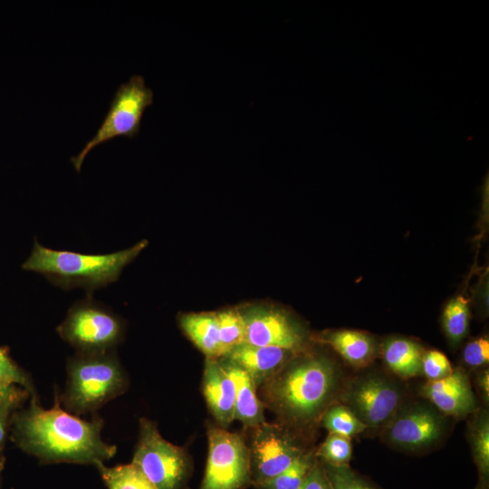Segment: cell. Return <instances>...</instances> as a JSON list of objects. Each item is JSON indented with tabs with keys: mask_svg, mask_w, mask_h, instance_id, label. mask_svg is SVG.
I'll use <instances>...</instances> for the list:
<instances>
[{
	"mask_svg": "<svg viewBox=\"0 0 489 489\" xmlns=\"http://www.w3.org/2000/svg\"><path fill=\"white\" fill-rule=\"evenodd\" d=\"M13 438L16 445L43 462L90 464L97 467L110 459L116 446L101 436L102 421H87L60 408L58 398L44 409L32 399L29 407L12 417Z\"/></svg>",
	"mask_w": 489,
	"mask_h": 489,
	"instance_id": "1",
	"label": "cell"
},
{
	"mask_svg": "<svg viewBox=\"0 0 489 489\" xmlns=\"http://www.w3.org/2000/svg\"><path fill=\"white\" fill-rule=\"evenodd\" d=\"M299 489H331L324 467L315 462Z\"/></svg>",
	"mask_w": 489,
	"mask_h": 489,
	"instance_id": "31",
	"label": "cell"
},
{
	"mask_svg": "<svg viewBox=\"0 0 489 489\" xmlns=\"http://www.w3.org/2000/svg\"><path fill=\"white\" fill-rule=\"evenodd\" d=\"M323 467L331 489H377L353 472L349 465L334 466L325 464Z\"/></svg>",
	"mask_w": 489,
	"mask_h": 489,
	"instance_id": "27",
	"label": "cell"
},
{
	"mask_svg": "<svg viewBox=\"0 0 489 489\" xmlns=\"http://www.w3.org/2000/svg\"><path fill=\"white\" fill-rule=\"evenodd\" d=\"M17 408L14 405L0 406V453L4 448L12 412Z\"/></svg>",
	"mask_w": 489,
	"mask_h": 489,
	"instance_id": "33",
	"label": "cell"
},
{
	"mask_svg": "<svg viewBox=\"0 0 489 489\" xmlns=\"http://www.w3.org/2000/svg\"><path fill=\"white\" fill-rule=\"evenodd\" d=\"M320 340L330 345L354 367H364L369 364L376 354L373 339L358 331H334L322 336Z\"/></svg>",
	"mask_w": 489,
	"mask_h": 489,
	"instance_id": "18",
	"label": "cell"
},
{
	"mask_svg": "<svg viewBox=\"0 0 489 489\" xmlns=\"http://www.w3.org/2000/svg\"><path fill=\"white\" fill-rule=\"evenodd\" d=\"M131 464L155 489H183L191 465L183 448L165 440L156 426L141 418L139 438Z\"/></svg>",
	"mask_w": 489,
	"mask_h": 489,
	"instance_id": "5",
	"label": "cell"
},
{
	"mask_svg": "<svg viewBox=\"0 0 489 489\" xmlns=\"http://www.w3.org/2000/svg\"><path fill=\"white\" fill-rule=\"evenodd\" d=\"M295 352L278 348L243 343L222 357L242 368L255 386L269 380L292 359Z\"/></svg>",
	"mask_w": 489,
	"mask_h": 489,
	"instance_id": "14",
	"label": "cell"
},
{
	"mask_svg": "<svg viewBox=\"0 0 489 489\" xmlns=\"http://www.w3.org/2000/svg\"><path fill=\"white\" fill-rule=\"evenodd\" d=\"M315 462L312 453H302L284 471L255 486L257 489H299Z\"/></svg>",
	"mask_w": 489,
	"mask_h": 489,
	"instance_id": "22",
	"label": "cell"
},
{
	"mask_svg": "<svg viewBox=\"0 0 489 489\" xmlns=\"http://www.w3.org/2000/svg\"><path fill=\"white\" fill-rule=\"evenodd\" d=\"M477 383L479 386V389L481 390V393L486 401H488L489 398V373L488 369L484 370L481 374H479L477 379Z\"/></svg>",
	"mask_w": 489,
	"mask_h": 489,
	"instance_id": "34",
	"label": "cell"
},
{
	"mask_svg": "<svg viewBox=\"0 0 489 489\" xmlns=\"http://www.w3.org/2000/svg\"><path fill=\"white\" fill-rule=\"evenodd\" d=\"M153 103V91L145 84L141 75H133L121 84L110 103L101 127L77 156L71 158L79 172L87 154L96 146L123 136L135 137L140 129L144 111Z\"/></svg>",
	"mask_w": 489,
	"mask_h": 489,
	"instance_id": "7",
	"label": "cell"
},
{
	"mask_svg": "<svg viewBox=\"0 0 489 489\" xmlns=\"http://www.w3.org/2000/svg\"><path fill=\"white\" fill-rule=\"evenodd\" d=\"M339 374L327 358L310 355L290 360L268 380L271 406L289 422L305 425L326 410Z\"/></svg>",
	"mask_w": 489,
	"mask_h": 489,
	"instance_id": "2",
	"label": "cell"
},
{
	"mask_svg": "<svg viewBox=\"0 0 489 489\" xmlns=\"http://www.w3.org/2000/svg\"><path fill=\"white\" fill-rule=\"evenodd\" d=\"M465 362L470 367H479L489 361V340L485 337L470 341L463 352Z\"/></svg>",
	"mask_w": 489,
	"mask_h": 489,
	"instance_id": "30",
	"label": "cell"
},
{
	"mask_svg": "<svg viewBox=\"0 0 489 489\" xmlns=\"http://www.w3.org/2000/svg\"><path fill=\"white\" fill-rule=\"evenodd\" d=\"M235 385V419L247 427H258L264 423L263 406L255 392V384L239 366L226 359L218 360Z\"/></svg>",
	"mask_w": 489,
	"mask_h": 489,
	"instance_id": "16",
	"label": "cell"
},
{
	"mask_svg": "<svg viewBox=\"0 0 489 489\" xmlns=\"http://www.w3.org/2000/svg\"><path fill=\"white\" fill-rule=\"evenodd\" d=\"M219 340L225 356L231 350L245 342L246 327L242 312L227 309L216 312Z\"/></svg>",
	"mask_w": 489,
	"mask_h": 489,
	"instance_id": "21",
	"label": "cell"
},
{
	"mask_svg": "<svg viewBox=\"0 0 489 489\" xmlns=\"http://www.w3.org/2000/svg\"><path fill=\"white\" fill-rule=\"evenodd\" d=\"M98 468L108 489H155L132 464Z\"/></svg>",
	"mask_w": 489,
	"mask_h": 489,
	"instance_id": "24",
	"label": "cell"
},
{
	"mask_svg": "<svg viewBox=\"0 0 489 489\" xmlns=\"http://www.w3.org/2000/svg\"><path fill=\"white\" fill-rule=\"evenodd\" d=\"M452 371L451 363L444 353L436 350L424 352L422 372L428 380L444 379L450 375Z\"/></svg>",
	"mask_w": 489,
	"mask_h": 489,
	"instance_id": "29",
	"label": "cell"
},
{
	"mask_svg": "<svg viewBox=\"0 0 489 489\" xmlns=\"http://www.w3.org/2000/svg\"><path fill=\"white\" fill-rule=\"evenodd\" d=\"M345 406L368 427L386 425L401 401V391L389 379L369 375L352 382L343 395Z\"/></svg>",
	"mask_w": 489,
	"mask_h": 489,
	"instance_id": "10",
	"label": "cell"
},
{
	"mask_svg": "<svg viewBox=\"0 0 489 489\" xmlns=\"http://www.w3.org/2000/svg\"><path fill=\"white\" fill-rule=\"evenodd\" d=\"M256 427L250 450L251 482L254 486L284 471L303 453L276 426L264 422Z\"/></svg>",
	"mask_w": 489,
	"mask_h": 489,
	"instance_id": "11",
	"label": "cell"
},
{
	"mask_svg": "<svg viewBox=\"0 0 489 489\" xmlns=\"http://www.w3.org/2000/svg\"><path fill=\"white\" fill-rule=\"evenodd\" d=\"M179 326L187 338L210 359L224 357L216 312L185 313Z\"/></svg>",
	"mask_w": 489,
	"mask_h": 489,
	"instance_id": "17",
	"label": "cell"
},
{
	"mask_svg": "<svg viewBox=\"0 0 489 489\" xmlns=\"http://www.w3.org/2000/svg\"><path fill=\"white\" fill-rule=\"evenodd\" d=\"M142 240L133 246L111 254H87L45 247L34 239V247L22 268L43 275L64 290L83 288L88 296L99 288L116 282L123 268L147 246Z\"/></svg>",
	"mask_w": 489,
	"mask_h": 489,
	"instance_id": "3",
	"label": "cell"
},
{
	"mask_svg": "<svg viewBox=\"0 0 489 489\" xmlns=\"http://www.w3.org/2000/svg\"><path fill=\"white\" fill-rule=\"evenodd\" d=\"M0 385L19 386L32 390L30 380L25 372L12 360L8 350L0 346Z\"/></svg>",
	"mask_w": 489,
	"mask_h": 489,
	"instance_id": "28",
	"label": "cell"
},
{
	"mask_svg": "<svg viewBox=\"0 0 489 489\" xmlns=\"http://www.w3.org/2000/svg\"><path fill=\"white\" fill-rule=\"evenodd\" d=\"M57 331L79 352H106L122 339L123 323L110 310L87 295L72 305Z\"/></svg>",
	"mask_w": 489,
	"mask_h": 489,
	"instance_id": "6",
	"label": "cell"
},
{
	"mask_svg": "<svg viewBox=\"0 0 489 489\" xmlns=\"http://www.w3.org/2000/svg\"><path fill=\"white\" fill-rule=\"evenodd\" d=\"M4 468V457L2 455V453H0V487H1V474Z\"/></svg>",
	"mask_w": 489,
	"mask_h": 489,
	"instance_id": "35",
	"label": "cell"
},
{
	"mask_svg": "<svg viewBox=\"0 0 489 489\" xmlns=\"http://www.w3.org/2000/svg\"><path fill=\"white\" fill-rule=\"evenodd\" d=\"M446 431L445 416L435 407L415 403L397 410L386 424V440L399 448L420 450L439 441Z\"/></svg>",
	"mask_w": 489,
	"mask_h": 489,
	"instance_id": "9",
	"label": "cell"
},
{
	"mask_svg": "<svg viewBox=\"0 0 489 489\" xmlns=\"http://www.w3.org/2000/svg\"><path fill=\"white\" fill-rule=\"evenodd\" d=\"M318 455L326 465H348L351 457L350 438L337 434H330L320 446Z\"/></svg>",
	"mask_w": 489,
	"mask_h": 489,
	"instance_id": "26",
	"label": "cell"
},
{
	"mask_svg": "<svg viewBox=\"0 0 489 489\" xmlns=\"http://www.w3.org/2000/svg\"><path fill=\"white\" fill-rule=\"evenodd\" d=\"M208 454L200 489H244L251 482L250 450L236 433L208 430Z\"/></svg>",
	"mask_w": 489,
	"mask_h": 489,
	"instance_id": "8",
	"label": "cell"
},
{
	"mask_svg": "<svg viewBox=\"0 0 489 489\" xmlns=\"http://www.w3.org/2000/svg\"><path fill=\"white\" fill-rule=\"evenodd\" d=\"M381 355L389 369L402 379L417 377L422 372L424 350L416 341L393 338L381 346Z\"/></svg>",
	"mask_w": 489,
	"mask_h": 489,
	"instance_id": "19",
	"label": "cell"
},
{
	"mask_svg": "<svg viewBox=\"0 0 489 489\" xmlns=\"http://www.w3.org/2000/svg\"><path fill=\"white\" fill-rule=\"evenodd\" d=\"M242 313L246 327L245 343L278 347L293 352L303 346L304 331L284 312L257 306Z\"/></svg>",
	"mask_w": 489,
	"mask_h": 489,
	"instance_id": "12",
	"label": "cell"
},
{
	"mask_svg": "<svg viewBox=\"0 0 489 489\" xmlns=\"http://www.w3.org/2000/svg\"><path fill=\"white\" fill-rule=\"evenodd\" d=\"M422 395L441 414L462 418L476 409V402L466 373L453 369L447 377L428 380L422 388Z\"/></svg>",
	"mask_w": 489,
	"mask_h": 489,
	"instance_id": "13",
	"label": "cell"
},
{
	"mask_svg": "<svg viewBox=\"0 0 489 489\" xmlns=\"http://www.w3.org/2000/svg\"><path fill=\"white\" fill-rule=\"evenodd\" d=\"M470 312L468 302L463 296L452 299L443 312V326L453 342L460 341L467 332Z\"/></svg>",
	"mask_w": 489,
	"mask_h": 489,
	"instance_id": "25",
	"label": "cell"
},
{
	"mask_svg": "<svg viewBox=\"0 0 489 489\" xmlns=\"http://www.w3.org/2000/svg\"><path fill=\"white\" fill-rule=\"evenodd\" d=\"M322 425L330 434L352 437L368 428L356 415L344 405L329 407L322 416Z\"/></svg>",
	"mask_w": 489,
	"mask_h": 489,
	"instance_id": "23",
	"label": "cell"
},
{
	"mask_svg": "<svg viewBox=\"0 0 489 489\" xmlns=\"http://www.w3.org/2000/svg\"><path fill=\"white\" fill-rule=\"evenodd\" d=\"M202 391L216 421L224 427L231 424L235 419V385L217 359L206 360Z\"/></svg>",
	"mask_w": 489,
	"mask_h": 489,
	"instance_id": "15",
	"label": "cell"
},
{
	"mask_svg": "<svg viewBox=\"0 0 489 489\" xmlns=\"http://www.w3.org/2000/svg\"><path fill=\"white\" fill-rule=\"evenodd\" d=\"M471 450L478 472L476 489H488L489 483V418L485 410L479 411L468 427Z\"/></svg>",
	"mask_w": 489,
	"mask_h": 489,
	"instance_id": "20",
	"label": "cell"
},
{
	"mask_svg": "<svg viewBox=\"0 0 489 489\" xmlns=\"http://www.w3.org/2000/svg\"><path fill=\"white\" fill-rule=\"evenodd\" d=\"M125 385V376L111 350L79 352L68 362V383L62 400L68 409L86 413L120 395Z\"/></svg>",
	"mask_w": 489,
	"mask_h": 489,
	"instance_id": "4",
	"label": "cell"
},
{
	"mask_svg": "<svg viewBox=\"0 0 489 489\" xmlns=\"http://www.w3.org/2000/svg\"><path fill=\"white\" fill-rule=\"evenodd\" d=\"M29 391L19 386L0 385V406L14 405L18 406Z\"/></svg>",
	"mask_w": 489,
	"mask_h": 489,
	"instance_id": "32",
	"label": "cell"
}]
</instances>
